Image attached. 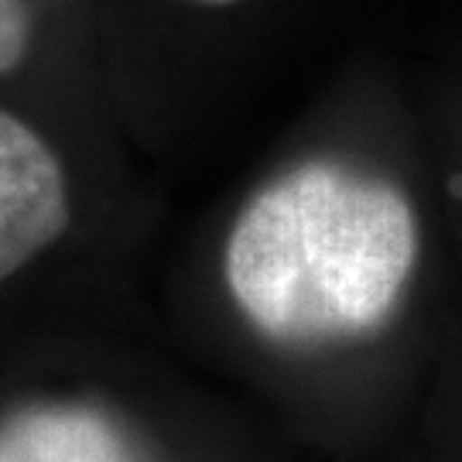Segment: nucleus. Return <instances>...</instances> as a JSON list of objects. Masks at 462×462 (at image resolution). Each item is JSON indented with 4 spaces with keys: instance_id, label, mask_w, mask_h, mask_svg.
Here are the masks:
<instances>
[{
    "instance_id": "nucleus-1",
    "label": "nucleus",
    "mask_w": 462,
    "mask_h": 462,
    "mask_svg": "<svg viewBox=\"0 0 462 462\" xmlns=\"http://www.w3.org/2000/svg\"><path fill=\"white\" fill-rule=\"evenodd\" d=\"M414 254V213L394 185L315 162L271 182L240 213L226 281L264 336L322 343L380 326Z\"/></svg>"
},
{
    "instance_id": "nucleus-2",
    "label": "nucleus",
    "mask_w": 462,
    "mask_h": 462,
    "mask_svg": "<svg viewBox=\"0 0 462 462\" xmlns=\"http://www.w3.org/2000/svg\"><path fill=\"white\" fill-rule=\"evenodd\" d=\"M69 226L59 158L38 134L0 110V281L55 244Z\"/></svg>"
},
{
    "instance_id": "nucleus-3",
    "label": "nucleus",
    "mask_w": 462,
    "mask_h": 462,
    "mask_svg": "<svg viewBox=\"0 0 462 462\" xmlns=\"http://www.w3.org/2000/svg\"><path fill=\"white\" fill-rule=\"evenodd\" d=\"M0 462H141V456L97 408L38 404L0 421Z\"/></svg>"
},
{
    "instance_id": "nucleus-4",
    "label": "nucleus",
    "mask_w": 462,
    "mask_h": 462,
    "mask_svg": "<svg viewBox=\"0 0 462 462\" xmlns=\"http://www.w3.org/2000/svg\"><path fill=\"white\" fill-rule=\"evenodd\" d=\"M32 42V11L24 0H0V76L21 66Z\"/></svg>"
},
{
    "instance_id": "nucleus-5",
    "label": "nucleus",
    "mask_w": 462,
    "mask_h": 462,
    "mask_svg": "<svg viewBox=\"0 0 462 462\" xmlns=\"http://www.w3.org/2000/svg\"><path fill=\"white\" fill-rule=\"evenodd\" d=\"M185 4H196V7H236L244 0H185Z\"/></svg>"
}]
</instances>
